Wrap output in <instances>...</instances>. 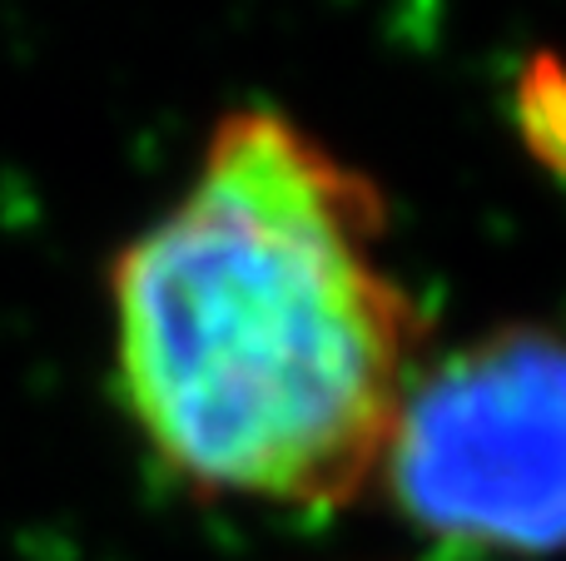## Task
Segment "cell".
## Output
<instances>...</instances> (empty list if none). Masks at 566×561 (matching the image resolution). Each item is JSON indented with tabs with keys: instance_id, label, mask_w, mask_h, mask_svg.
I'll return each instance as SVG.
<instances>
[{
	"instance_id": "cell-3",
	"label": "cell",
	"mask_w": 566,
	"mask_h": 561,
	"mask_svg": "<svg viewBox=\"0 0 566 561\" xmlns=\"http://www.w3.org/2000/svg\"><path fill=\"white\" fill-rule=\"evenodd\" d=\"M522 119H527L532 149L566 174V65L542 60L532 70L527 89H522Z\"/></svg>"
},
{
	"instance_id": "cell-1",
	"label": "cell",
	"mask_w": 566,
	"mask_h": 561,
	"mask_svg": "<svg viewBox=\"0 0 566 561\" xmlns=\"http://www.w3.org/2000/svg\"><path fill=\"white\" fill-rule=\"evenodd\" d=\"M388 204L279 109H229L185 194L109 264L115 383L195 493L323 512L378 477L422 353Z\"/></svg>"
},
{
	"instance_id": "cell-2",
	"label": "cell",
	"mask_w": 566,
	"mask_h": 561,
	"mask_svg": "<svg viewBox=\"0 0 566 561\" xmlns=\"http://www.w3.org/2000/svg\"><path fill=\"white\" fill-rule=\"evenodd\" d=\"M373 483L452 552H566V334L502 324L428 353Z\"/></svg>"
}]
</instances>
